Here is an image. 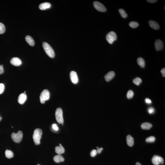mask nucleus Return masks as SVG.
Here are the masks:
<instances>
[{"instance_id":"obj_6","label":"nucleus","mask_w":165,"mask_h":165,"mask_svg":"<svg viewBox=\"0 0 165 165\" xmlns=\"http://www.w3.org/2000/svg\"><path fill=\"white\" fill-rule=\"evenodd\" d=\"M106 38V40L110 44H112L116 40V34L114 31H111L107 34Z\"/></svg>"},{"instance_id":"obj_21","label":"nucleus","mask_w":165,"mask_h":165,"mask_svg":"<svg viewBox=\"0 0 165 165\" xmlns=\"http://www.w3.org/2000/svg\"><path fill=\"white\" fill-rule=\"evenodd\" d=\"M138 64L141 67L144 68L145 66V61L144 59L141 57H140L137 59Z\"/></svg>"},{"instance_id":"obj_25","label":"nucleus","mask_w":165,"mask_h":165,"mask_svg":"<svg viewBox=\"0 0 165 165\" xmlns=\"http://www.w3.org/2000/svg\"><path fill=\"white\" fill-rule=\"evenodd\" d=\"M129 25L133 28H136L139 26L138 23L136 22H131L129 23Z\"/></svg>"},{"instance_id":"obj_4","label":"nucleus","mask_w":165,"mask_h":165,"mask_svg":"<svg viewBox=\"0 0 165 165\" xmlns=\"http://www.w3.org/2000/svg\"><path fill=\"white\" fill-rule=\"evenodd\" d=\"M23 136V133L19 131L17 133H13L11 134V138L13 141L15 142L19 143L21 141Z\"/></svg>"},{"instance_id":"obj_40","label":"nucleus","mask_w":165,"mask_h":165,"mask_svg":"<svg viewBox=\"0 0 165 165\" xmlns=\"http://www.w3.org/2000/svg\"><path fill=\"white\" fill-rule=\"evenodd\" d=\"M24 92V93H25V92H25H25Z\"/></svg>"},{"instance_id":"obj_36","label":"nucleus","mask_w":165,"mask_h":165,"mask_svg":"<svg viewBox=\"0 0 165 165\" xmlns=\"http://www.w3.org/2000/svg\"><path fill=\"white\" fill-rule=\"evenodd\" d=\"M147 1L149 3H155L157 1V0H147Z\"/></svg>"},{"instance_id":"obj_33","label":"nucleus","mask_w":165,"mask_h":165,"mask_svg":"<svg viewBox=\"0 0 165 165\" xmlns=\"http://www.w3.org/2000/svg\"><path fill=\"white\" fill-rule=\"evenodd\" d=\"M161 73L162 74L163 76L164 77H165V68H163L161 69Z\"/></svg>"},{"instance_id":"obj_12","label":"nucleus","mask_w":165,"mask_h":165,"mask_svg":"<svg viewBox=\"0 0 165 165\" xmlns=\"http://www.w3.org/2000/svg\"><path fill=\"white\" fill-rule=\"evenodd\" d=\"M115 76V73L113 71L109 72L107 74L105 75L104 78L106 81L108 82L113 79Z\"/></svg>"},{"instance_id":"obj_7","label":"nucleus","mask_w":165,"mask_h":165,"mask_svg":"<svg viewBox=\"0 0 165 165\" xmlns=\"http://www.w3.org/2000/svg\"><path fill=\"white\" fill-rule=\"evenodd\" d=\"M93 5L94 8L98 11L103 12L106 11V9L105 6L100 2L94 1L93 3Z\"/></svg>"},{"instance_id":"obj_22","label":"nucleus","mask_w":165,"mask_h":165,"mask_svg":"<svg viewBox=\"0 0 165 165\" xmlns=\"http://www.w3.org/2000/svg\"><path fill=\"white\" fill-rule=\"evenodd\" d=\"M5 156L8 158L10 159L14 157V153L11 151L6 150L5 152Z\"/></svg>"},{"instance_id":"obj_24","label":"nucleus","mask_w":165,"mask_h":165,"mask_svg":"<svg viewBox=\"0 0 165 165\" xmlns=\"http://www.w3.org/2000/svg\"><path fill=\"white\" fill-rule=\"evenodd\" d=\"M119 13L121 15L122 17L123 18H126L127 17V15L125 10L122 9H120L119 10Z\"/></svg>"},{"instance_id":"obj_10","label":"nucleus","mask_w":165,"mask_h":165,"mask_svg":"<svg viewBox=\"0 0 165 165\" xmlns=\"http://www.w3.org/2000/svg\"><path fill=\"white\" fill-rule=\"evenodd\" d=\"M70 77L71 81L73 83L77 84L78 82V78L77 72L74 71H72L70 73Z\"/></svg>"},{"instance_id":"obj_3","label":"nucleus","mask_w":165,"mask_h":165,"mask_svg":"<svg viewBox=\"0 0 165 165\" xmlns=\"http://www.w3.org/2000/svg\"><path fill=\"white\" fill-rule=\"evenodd\" d=\"M55 115L57 121L59 124H63L64 123V120L63 110L61 108H58L57 109L55 113Z\"/></svg>"},{"instance_id":"obj_8","label":"nucleus","mask_w":165,"mask_h":165,"mask_svg":"<svg viewBox=\"0 0 165 165\" xmlns=\"http://www.w3.org/2000/svg\"><path fill=\"white\" fill-rule=\"evenodd\" d=\"M152 161L155 165H159L161 164H163L164 162L163 159L161 157L157 155H155L153 157Z\"/></svg>"},{"instance_id":"obj_23","label":"nucleus","mask_w":165,"mask_h":165,"mask_svg":"<svg viewBox=\"0 0 165 165\" xmlns=\"http://www.w3.org/2000/svg\"><path fill=\"white\" fill-rule=\"evenodd\" d=\"M133 83L135 85L138 86L142 82V80L140 78H136L133 79Z\"/></svg>"},{"instance_id":"obj_20","label":"nucleus","mask_w":165,"mask_h":165,"mask_svg":"<svg viewBox=\"0 0 165 165\" xmlns=\"http://www.w3.org/2000/svg\"><path fill=\"white\" fill-rule=\"evenodd\" d=\"M152 127V125L149 123L145 122L141 125V128L143 129L149 130Z\"/></svg>"},{"instance_id":"obj_32","label":"nucleus","mask_w":165,"mask_h":165,"mask_svg":"<svg viewBox=\"0 0 165 165\" xmlns=\"http://www.w3.org/2000/svg\"><path fill=\"white\" fill-rule=\"evenodd\" d=\"M52 126V128L54 130L56 131L58 130V128L56 124H53Z\"/></svg>"},{"instance_id":"obj_16","label":"nucleus","mask_w":165,"mask_h":165,"mask_svg":"<svg viewBox=\"0 0 165 165\" xmlns=\"http://www.w3.org/2000/svg\"><path fill=\"white\" fill-rule=\"evenodd\" d=\"M65 151V149L61 144H60L59 146H57L55 148V151L58 154H63Z\"/></svg>"},{"instance_id":"obj_35","label":"nucleus","mask_w":165,"mask_h":165,"mask_svg":"<svg viewBox=\"0 0 165 165\" xmlns=\"http://www.w3.org/2000/svg\"><path fill=\"white\" fill-rule=\"evenodd\" d=\"M145 102L147 104H150L152 103L151 101L148 98H147L145 99Z\"/></svg>"},{"instance_id":"obj_27","label":"nucleus","mask_w":165,"mask_h":165,"mask_svg":"<svg viewBox=\"0 0 165 165\" xmlns=\"http://www.w3.org/2000/svg\"><path fill=\"white\" fill-rule=\"evenodd\" d=\"M155 140V138L154 136H151L149 137L146 139V141L147 142L151 143L154 142Z\"/></svg>"},{"instance_id":"obj_30","label":"nucleus","mask_w":165,"mask_h":165,"mask_svg":"<svg viewBox=\"0 0 165 165\" xmlns=\"http://www.w3.org/2000/svg\"><path fill=\"white\" fill-rule=\"evenodd\" d=\"M148 112L150 114H153L155 111L154 108L150 107L148 109Z\"/></svg>"},{"instance_id":"obj_1","label":"nucleus","mask_w":165,"mask_h":165,"mask_svg":"<svg viewBox=\"0 0 165 165\" xmlns=\"http://www.w3.org/2000/svg\"><path fill=\"white\" fill-rule=\"evenodd\" d=\"M42 134V131L40 129H36L34 131L33 134V139L36 145H39L40 144V140Z\"/></svg>"},{"instance_id":"obj_28","label":"nucleus","mask_w":165,"mask_h":165,"mask_svg":"<svg viewBox=\"0 0 165 165\" xmlns=\"http://www.w3.org/2000/svg\"><path fill=\"white\" fill-rule=\"evenodd\" d=\"M5 27L3 23H0V34L4 33L5 31Z\"/></svg>"},{"instance_id":"obj_41","label":"nucleus","mask_w":165,"mask_h":165,"mask_svg":"<svg viewBox=\"0 0 165 165\" xmlns=\"http://www.w3.org/2000/svg\"></svg>"},{"instance_id":"obj_13","label":"nucleus","mask_w":165,"mask_h":165,"mask_svg":"<svg viewBox=\"0 0 165 165\" xmlns=\"http://www.w3.org/2000/svg\"><path fill=\"white\" fill-rule=\"evenodd\" d=\"M27 95L23 93L21 94L19 96L18 98V102L21 104H23L26 101Z\"/></svg>"},{"instance_id":"obj_5","label":"nucleus","mask_w":165,"mask_h":165,"mask_svg":"<svg viewBox=\"0 0 165 165\" xmlns=\"http://www.w3.org/2000/svg\"><path fill=\"white\" fill-rule=\"evenodd\" d=\"M50 97V93L47 90H44L41 93L40 96V100L42 104H44L45 101L48 100Z\"/></svg>"},{"instance_id":"obj_18","label":"nucleus","mask_w":165,"mask_h":165,"mask_svg":"<svg viewBox=\"0 0 165 165\" xmlns=\"http://www.w3.org/2000/svg\"><path fill=\"white\" fill-rule=\"evenodd\" d=\"M53 160L55 162L59 163L64 161V158L61 155V154H58L54 157Z\"/></svg>"},{"instance_id":"obj_11","label":"nucleus","mask_w":165,"mask_h":165,"mask_svg":"<svg viewBox=\"0 0 165 165\" xmlns=\"http://www.w3.org/2000/svg\"><path fill=\"white\" fill-rule=\"evenodd\" d=\"M10 62L12 65L16 66H20L22 64L21 60L17 57H14L12 58Z\"/></svg>"},{"instance_id":"obj_15","label":"nucleus","mask_w":165,"mask_h":165,"mask_svg":"<svg viewBox=\"0 0 165 165\" xmlns=\"http://www.w3.org/2000/svg\"><path fill=\"white\" fill-rule=\"evenodd\" d=\"M51 4L50 3L45 2V3H41L40 4L39 8L41 10H44L50 8L51 7Z\"/></svg>"},{"instance_id":"obj_9","label":"nucleus","mask_w":165,"mask_h":165,"mask_svg":"<svg viewBox=\"0 0 165 165\" xmlns=\"http://www.w3.org/2000/svg\"><path fill=\"white\" fill-rule=\"evenodd\" d=\"M154 46L157 51H161L164 48V44L162 41L160 39L156 40L154 43Z\"/></svg>"},{"instance_id":"obj_38","label":"nucleus","mask_w":165,"mask_h":165,"mask_svg":"<svg viewBox=\"0 0 165 165\" xmlns=\"http://www.w3.org/2000/svg\"><path fill=\"white\" fill-rule=\"evenodd\" d=\"M136 165H141V164L139 162H137L136 164Z\"/></svg>"},{"instance_id":"obj_17","label":"nucleus","mask_w":165,"mask_h":165,"mask_svg":"<svg viewBox=\"0 0 165 165\" xmlns=\"http://www.w3.org/2000/svg\"><path fill=\"white\" fill-rule=\"evenodd\" d=\"M127 145L130 147H132L134 144V139L131 136L128 135L127 137Z\"/></svg>"},{"instance_id":"obj_29","label":"nucleus","mask_w":165,"mask_h":165,"mask_svg":"<svg viewBox=\"0 0 165 165\" xmlns=\"http://www.w3.org/2000/svg\"><path fill=\"white\" fill-rule=\"evenodd\" d=\"M5 89V86L3 83L0 84V94H2L4 92Z\"/></svg>"},{"instance_id":"obj_34","label":"nucleus","mask_w":165,"mask_h":165,"mask_svg":"<svg viewBox=\"0 0 165 165\" xmlns=\"http://www.w3.org/2000/svg\"><path fill=\"white\" fill-rule=\"evenodd\" d=\"M3 72H4V69H3V67L2 65H0V74L3 73Z\"/></svg>"},{"instance_id":"obj_39","label":"nucleus","mask_w":165,"mask_h":165,"mask_svg":"<svg viewBox=\"0 0 165 165\" xmlns=\"http://www.w3.org/2000/svg\"><path fill=\"white\" fill-rule=\"evenodd\" d=\"M2 118L1 117L0 115V122Z\"/></svg>"},{"instance_id":"obj_26","label":"nucleus","mask_w":165,"mask_h":165,"mask_svg":"<svg viewBox=\"0 0 165 165\" xmlns=\"http://www.w3.org/2000/svg\"><path fill=\"white\" fill-rule=\"evenodd\" d=\"M134 93L133 91L132 90H129L127 92V99H131L133 98L134 96Z\"/></svg>"},{"instance_id":"obj_19","label":"nucleus","mask_w":165,"mask_h":165,"mask_svg":"<svg viewBox=\"0 0 165 165\" xmlns=\"http://www.w3.org/2000/svg\"><path fill=\"white\" fill-rule=\"evenodd\" d=\"M25 40L27 43L31 46H33L35 45V42L33 39L30 36H27L25 37Z\"/></svg>"},{"instance_id":"obj_2","label":"nucleus","mask_w":165,"mask_h":165,"mask_svg":"<svg viewBox=\"0 0 165 165\" xmlns=\"http://www.w3.org/2000/svg\"><path fill=\"white\" fill-rule=\"evenodd\" d=\"M43 47L47 55L50 58H53L55 56V53L53 49L47 43L44 42Z\"/></svg>"},{"instance_id":"obj_37","label":"nucleus","mask_w":165,"mask_h":165,"mask_svg":"<svg viewBox=\"0 0 165 165\" xmlns=\"http://www.w3.org/2000/svg\"><path fill=\"white\" fill-rule=\"evenodd\" d=\"M103 149L102 148H98L97 150V153H98V154H100L102 150Z\"/></svg>"},{"instance_id":"obj_14","label":"nucleus","mask_w":165,"mask_h":165,"mask_svg":"<svg viewBox=\"0 0 165 165\" xmlns=\"http://www.w3.org/2000/svg\"><path fill=\"white\" fill-rule=\"evenodd\" d=\"M149 24L150 26L152 28L154 29V30H157L159 29V25L157 22L155 21H149Z\"/></svg>"},{"instance_id":"obj_31","label":"nucleus","mask_w":165,"mask_h":165,"mask_svg":"<svg viewBox=\"0 0 165 165\" xmlns=\"http://www.w3.org/2000/svg\"><path fill=\"white\" fill-rule=\"evenodd\" d=\"M97 154V150H96L94 149L91 151V155L92 157H94Z\"/></svg>"}]
</instances>
